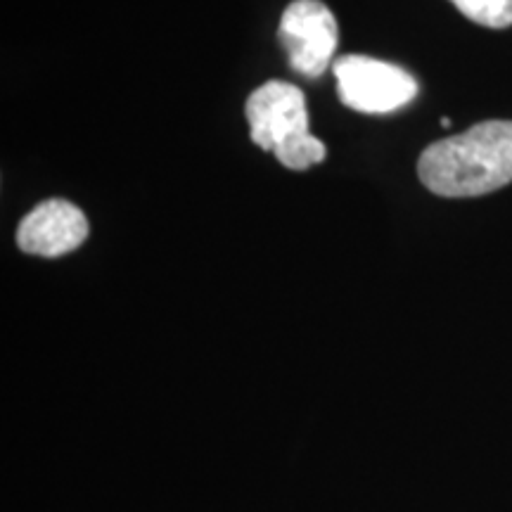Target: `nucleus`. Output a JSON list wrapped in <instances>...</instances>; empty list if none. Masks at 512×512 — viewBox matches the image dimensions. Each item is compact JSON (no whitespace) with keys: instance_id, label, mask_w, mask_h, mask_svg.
Instances as JSON below:
<instances>
[{"instance_id":"obj_4","label":"nucleus","mask_w":512,"mask_h":512,"mask_svg":"<svg viewBox=\"0 0 512 512\" xmlns=\"http://www.w3.org/2000/svg\"><path fill=\"white\" fill-rule=\"evenodd\" d=\"M278 38L294 72L318 79L335 55L337 19L320 0H294L280 19Z\"/></svg>"},{"instance_id":"obj_6","label":"nucleus","mask_w":512,"mask_h":512,"mask_svg":"<svg viewBox=\"0 0 512 512\" xmlns=\"http://www.w3.org/2000/svg\"><path fill=\"white\" fill-rule=\"evenodd\" d=\"M467 19L489 29H505L512 24V0H451Z\"/></svg>"},{"instance_id":"obj_7","label":"nucleus","mask_w":512,"mask_h":512,"mask_svg":"<svg viewBox=\"0 0 512 512\" xmlns=\"http://www.w3.org/2000/svg\"><path fill=\"white\" fill-rule=\"evenodd\" d=\"M441 126H444V128H448V126H451V119H448V117H444V119H441Z\"/></svg>"},{"instance_id":"obj_3","label":"nucleus","mask_w":512,"mask_h":512,"mask_svg":"<svg viewBox=\"0 0 512 512\" xmlns=\"http://www.w3.org/2000/svg\"><path fill=\"white\" fill-rule=\"evenodd\" d=\"M337 95L349 110L389 114L401 110L418 95V83L406 69L366 55L339 57L332 64Z\"/></svg>"},{"instance_id":"obj_5","label":"nucleus","mask_w":512,"mask_h":512,"mask_svg":"<svg viewBox=\"0 0 512 512\" xmlns=\"http://www.w3.org/2000/svg\"><path fill=\"white\" fill-rule=\"evenodd\" d=\"M86 214L67 200H46L19 221L17 247L34 256H64L88 238Z\"/></svg>"},{"instance_id":"obj_2","label":"nucleus","mask_w":512,"mask_h":512,"mask_svg":"<svg viewBox=\"0 0 512 512\" xmlns=\"http://www.w3.org/2000/svg\"><path fill=\"white\" fill-rule=\"evenodd\" d=\"M249 138L292 171H306L325 159V145L309 131L306 98L287 81H266L247 98Z\"/></svg>"},{"instance_id":"obj_1","label":"nucleus","mask_w":512,"mask_h":512,"mask_svg":"<svg viewBox=\"0 0 512 512\" xmlns=\"http://www.w3.org/2000/svg\"><path fill=\"white\" fill-rule=\"evenodd\" d=\"M422 185L441 197H477L512 183V121H484L420 155Z\"/></svg>"}]
</instances>
